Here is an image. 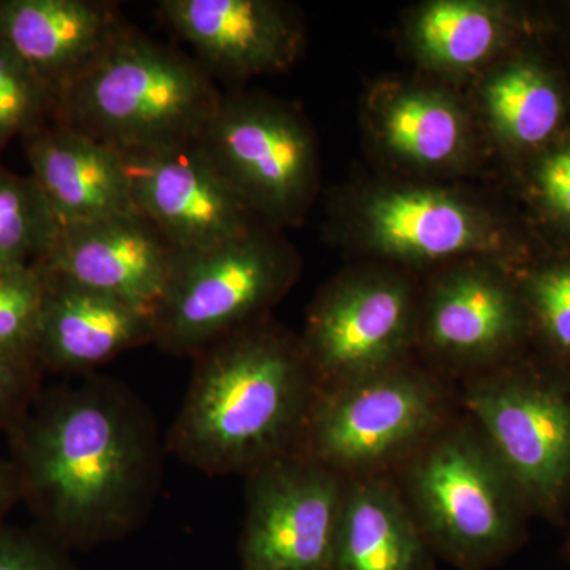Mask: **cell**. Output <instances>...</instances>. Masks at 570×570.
I'll return each mask as SVG.
<instances>
[{
	"label": "cell",
	"mask_w": 570,
	"mask_h": 570,
	"mask_svg": "<svg viewBox=\"0 0 570 570\" xmlns=\"http://www.w3.org/2000/svg\"><path fill=\"white\" fill-rule=\"evenodd\" d=\"M10 430L21 498L52 539L91 546L148 519L167 449L151 411L121 382L85 377L36 397Z\"/></svg>",
	"instance_id": "1"
},
{
	"label": "cell",
	"mask_w": 570,
	"mask_h": 570,
	"mask_svg": "<svg viewBox=\"0 0 570 570\" xmlns=\"http://www.w3.org/2000/svg\"><path fill=\"white\" fill-rule=\"evenodd\" d=\"M193 360L167 452L209 478H247L298 450L321 390L302 340L262 318Z\"/></svg>",
	"instance_id": "2"
},
{
	"label": "cell",
	"mask_w": 570,
	"mask_h": 570,
	"mask_svg": "<svg viewBox=\"0 0 570 570\" xmlns=\"http://www.w3.org/2000/svg\"><path fill=\"white\" fill-rule=\"evenodd\" d=\"M220 97L194 56L132 28L63 89L55 122L119 153L194 145Z\"/></svg>",
	"instance_id": "3"
},
{
	"label": "cell",
	"mask_w": 570,
	"mask_h": 570,
	"mask_svg": "<svg viewBox=\"0 0 570 570\" xmlns=\"http://www.w3.org/2000/svg\"><path fill=\"white\" fill-rule=\"evenodd\" d=\"M295 276L294 255L261 225L205 249L176 250L151 311L154 344L193 358L220 337L262 321Z\"/></svg>",
	"instance_id": "4"
},
{
	"label": "cell",
	"mask_w": 570,
	"mask_h": 570,
	"mask_svg": "<svg viewBox=\"0 0 570 570\" xmlns=\"http://www.w3.org/2000/svg\"><path fill=\"white\" fill-rule=\"evenodd\" d=\"M512 487L485 441L468 431H438L409 460V509L428 543L461 568H482L512 542Z\"/></svg>",
	"instance_id": "5"
},
{
	"label": "cell",
	"mask_w": 570,
	"mask_h": 570,
	"mask_svg": "<svg viewBox=\"0 0 570 570\" xmlns=\"http://www.w3.org/2000/svg\"><path fill=\"white\" fill-rule=\"evenodd\" d=\"M444 400L430 379L393 366L318 390L296 452L341 478L376 475L438 433Z\"/></svg>",
	"instance_id": "6"
},
{
	"label": "cell",
	"mask_w": 570,
	"mask_h": 570,
	"mask_svg": "<svg viewBox=\"0 0 570 570\" xmlns=\"http://www.w3.org/2000/svg\"><path fill=\"white\" fill-rule=\"evenodd\" d=\"M195 145L257 219L279 224L302 216L316 154L294 112L245 94H223Z\"/></svg>",
	"instance_id": "7"
},
{
	"label": "cell",
	"mask_w": 570,
	"mask_h": 570,
	"mask_svg": "<svg viewBox=\"0 0 570 570\" xmlns=\"http://www.w3.org/2000/svg\"><path fill=\"white\" fill-rule=\"evenodd\" d=\"M246 479L242 570H332L344 478L294 452Z\"/></svg>",
	"instance_id": "8"
},
{
	"label": "cell",
	"mask_w": 570,
	"mask_h": 570,
	"mask_svg": "<svg viewBox=\"0 0 570 570\" xmlns=\"http://www.w3.org/2000/svg\"><path fill=\"white\" fill-rule=\"evenodd\" d=\"M466 406L513 487L551 502L570 479V396L517 379H480Z\"/></svg>",
	"instance_id": "9"
},
{
	"label": "cell",
	"mask_w": 570,
	"mask_h": 570,
	"mask_svg": "<svg viewBox=\"0 0 570 570\" xmlns=\"http://www.w3.org/2000/svg\"><path fill=\"white\" fill-rule=\"evenodd\" d=\"M122 156L135 208L176 250L205 249L257 227L195 142Z\"/></svg>",
	"instance_id": "10"
},
{
	"label": "cell",
	"mask_w": 570,
	"mask_h": 570,
	"mask_svg": "<svg viewBox=\"0 0 570 570\" xmlns=\"http://www.w3.org/2000/svg\"><path fill=\"white\" fill-rule=\"evenodd\" d=\"M411 321V294L397 281H347L328 288L311 309L302 340L321 389L396 366Z\"/></svg>",
	"instance_id": "11"
},
{
	"label": "cell",
	"mask_w": 570,
	"mask_h": 570,
	"mask_svg": "<svg viewBox=\"0 0 570 570\" xmlns=\"http://www.w3.org/2000/svg\"><path fill=\"white\" fill-rule=\"evenodd\" d=\"M157 14L214 80L283 70L302 45L295 18L266 0H160Z\"/></svg>",
	"instance_id": "12"
},
{
	"label": "cell",
	"mask_w": 570,
	"mask_h": 570,
	"mask_svg": "<svg viewBox=\"0 0 570 570\" xmlns=\"http://www.w3.org/2000/svg\"><path fill=\"white\" fill-rule=\"evenodd\" d=\"M176 249L140 213L59 228L45 272L115 296L151 313Z\"/></svg>",
	"instance_id": "13"
},
{
	"label": "cell",
	"mask_w": 570,
	"mask_h": 570,
	"mask_svg": "<svg viewBox=\"0 0 570 570\" xmlns=\"http://www.w3.org/2000/svg\"><path fill=\"white\" fill-rule=\"evenodd\" d=\"M130 29L107 0H0V39L58 99Z\"/></svg>",
	"instance_id": "14"
},
{
	"label": "cell",
	"mask_w": 570,
	"mask_h": 570,
	"mask_svg": "<svg viewBox=\"0 0 570 570\" xmlns=\"http://www.w3.org/2000/svg\"><path fill=\"white\" fill-rule=\"evenodd\" d=\"M45 275L47 294L36 341L40 367L89 374L124 352L154 344L149 311L66 277Z\"/></svg>",
	"instance_id": "15"
},
{
	"label": "cell",
	"mask_w": 570,
	"mask_h": 570,
	"mask_svg": "<svg viewBox=\"0 0 570 570\" xmlns=\"http://www.w3.org/2000/svg\"><path fill=\"white\" fill-rule=\"evenodd\" d=\"M32 179L61 227L138 213L122 153L51 122L22 140Z\"/></svg>",
	"instance_id": "16"
},
{
	"label": "cell",
	"mask_w": 570,
	"mask_h": 570,
	"mask_svg": "<svg viewBox=\"0 0 570 570\" xmlns=\"http://www.w3.org/2000/svg\"><path fill=\"white\" fill-rule=\"evenodd\" d=\"M428 547L406 498L389 480L344 479L332 570H430Z\"/></svg>",
	"instance_id": "17"
},
{
	"label": "cell",
	"mask_w": 570,
	"mask_h": 570,
	"mask_svg": "<svg viewBox=\"0 0 570 570\" xmlns=\"http://www.w3.org/2000/svg\"><path fill=\"white\" fill-rule=\"evenodd\" d=\"M366 230L382 253L439 261L497 246L490 224L469 206L434 190H390L366 206Z\"/></svg>",
	"instance_id": "18"
},
{
	"label": "cell",
	"mask_w": 570,
	"mask_h": 570,
	"mask_svg": "<svg viewBox=\"0 0 570 570\" xmlns=\"http://www.w3.org/2000/svg\"><path fill=\"white\" fill-rule=\"evenodd\" d=\"M515 311L497 281L463 272L439 285L426 316V336L439 355L480 362L497 354L512 336Z\"/></svg>",
	"instance_id": "19"
},
{
	"label": "cell",
	"mask_w": 570,
	"mask_h": 570,
	"mask_svg": "<svg viewBox=\"0 0 570 570\" xmlns=\"http://www.w3.org/2000/svg\"><path fill=\"white\" fill-rule=\"evenodd\" d=\"M381 130L393 151L423 165L449 163L464 142L463 119L456 108L426 92L393 97L382 111Z\"/></svg>",
	"instance_id": "20"
},
{
	"label": "cell",
	"mask_w": 570,
	"mask_h": 570,
	"mask_svg": "<svg viewBox=\"0 0 570 570\" xmlns=\"http://www.w3.org/2000/svg\"><path fill=\"white\" fill-rule=\"evenodd\" d=\"M499 36L501 26L493 11L469 2L431 3L415 26L420 51L430 61L452 69L485 61Z\"/></svg>",
	"instance_id": "21"
},
{
	"label": "cell",
	"mask_w": 570,
	"mask_h": 570,
	"mask_svg": "<svg viewBox=\"0 0 570 570\" xmlns=\"http://www.w3.org/2000/svg\"><path fill=\"white\" fill-rule=\"evenodd\" d=\"M491 121L520 145L547 140L560 122V94L539 71L515 67L498 75L485 92Z\"/></svg>",
	"instance_id": "22"
},
{
	"label": "cell",
	"mask_w": 570,
	"mask_h": 570,
	"mask_svg": "<svg viewBox=\"0 0 570 570\" xmlns=\"http://www.w3.org/2000/svg\"><path fill=\"white\" fill-rule=\"evenodd\" d=\"M59 228L32 176L0 167V264H39L55 245Z\"/></svg>",
	"instance_id": "23"
},
{
	"label": "cell",
	"mask_w": 570,
	"mask_h": 570,
	"mask_svg": "<svg viewBox=\"0 0 570 570\" xmlns=\"http://www.w3.org/2000/svg\"><path fill=\"white\" fill-rule=\"evenodd\" d=\"M58 96L0 39V153L55 122Z\"/></svg>",
	"instance_id": "24"
},
{
	"label": "cell",
	"mask_w": 570,
	"mask_h": 570,
	"mask_svg": "<svg viewBox=\"0 0 570 570\" xmlns=\"http://www.w3.org/2000/svg\"><path fill=\"white\" fill-rule=\"evenodd\" d=\"M45 294L40 265L0 264V356L36 362Z\"/></svg>",
	"instance_id": "25"
},
{
	"label": "cell",
	"mask_w": 570,
	"mask_h": 570,
	"mask_svg": "<svg viewBox=\"0 0 570 570\" xmlns=\"http://www.w3.org/2000/svg\"><path fill=\"white\" fill-rule=\"evenodd\" d=\"M40 366L0 356V426L11 428L37 397Z\"/></svg>",
	"instance_id": "26"
},
{
	"label": "cell",
	"mask_w": 570,
	"mask_h": 570,
	"mask_svg": "<svg viewBox=\"0 0 570 570\" xmlns=\"http://www.w3.org/2000/svg\"><path fill=\"white\" fill-rule=\"evenodd\" d=\"M0 570H67L51 543L0 524Z\"/></svg>",
	"instance_id": "27"
},
{
	"label": "cell",
	"mask_w": 570,
	"mask_h": 570,
	"mask_svg": "<svg viewBox=\"0 0 570 570\" xmlns=\"http://www.w3.org/2000/svg\"><path fill=\"white\" fill-rule=\"evenodd\" d=\"M534 295L550 335L570 351V268L540 277Z\"/></svg>",
	"instance_id": "28"
},
{
	"label": "cell",
	"mask_w": 570,
	"mask_h": 570,
	"mask_svg": "<svg viewBox=\"0 0 570 570\" xmlns=\"http://www.w3.org/2000/svg\"><path fill=\"white\" fill-rule=\"evenodd\" d=\"M540 186L547 200L570 216V146L546 160L540 170Z\"/></svg>",
	"instance_id": "29"
},
{
	"label": "cell",
	"mask_w": 570,
	"mask_h": 570,
	"mask_svg": "<svg viewBox=\"0 0 570 570\" xmlns=\"http://www.w3.org/2000/svg\"><path fill=\"white\" fill-rule=\"evenodd\" d=\"M21 499L20 478L11 461L0 459V520Z\"/></svg>",
	"instance_id": "30"
}]
</instances>
